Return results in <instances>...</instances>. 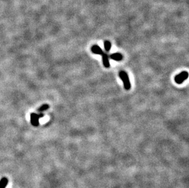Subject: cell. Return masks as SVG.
I'll return each mask as SVG.
<instances>
[{
	"mask_svg": "<svg viewBox=\"0 0 189 188\" xmlns=\"http://www.w3.org/2000/svg\"><path fill=\"white\" fill-rule=\"evenodd\" d=\"M119 76L122 81L124 89L127 91L129 90L131 88V84H130L129 78L127 73L124 71H121L119 72Z\"/></svg>",
	"mask_w": 189,
	"mask_h": 188,
	"instance_id": "1",
	"label": "cell"
},
{
	"mask_svg": "<svg viewBox=\"0 0 189 188\" xmlns=\"http://www.w3.org/2000/svg\"><path fill=\"white\" fill-rule=\"evenodd\" d=\"M188 73L187 72L184 71L177 75L174 77V81L177 84H181L184 81H185L188 78Z\"/></svg>",
	"mask_w": 189,
	"mask_h": 188,
	"instance_id": "2",
	"label": "cell"
},
{
	"mask_svg": "<svg viewBox=\"0 0 189 188\" xmlns=\"http://www.w3.org/2000/svg\"><path fill=\"white\" fill-rule=\"evenodd\" d=\"M31 117V123L34 126H37L39 124L40 118L44 117V114L41 113L40 114L31 113L30 115Z\"/></svg>",
	"mask_w": 189,
	"mask_h": 188,
	"instance_id": "3",
	"label": "cell"
},
{
	"mask_svg": "<svg viewBox=\"0 0 189 188\" xmlns=\"http://www.w3.org/2000/svg\"><path fill=\"white\" fill-rule=\"evenodd\" d=\"M91 51L94 53V54H97V55H102L104 53V52L103 51V50L102 49V48L98 46L97 45H94L91 48Z\"/></svg>",
	"mask_w": 189,
	"mask_h": 188,
	"instance_id": "4",
	"label": "cell"
},
{
	"mask_svg": "<svg viewBox=\"0 0 189 188\" xmlns=\"http://www.w3.org/2000/svg\"><path fill=\"white\" fill-rule=\"evenodd\" d=\"M102 56V60H103V64L104 67L105 68H109L110 67V65L109 59V56H108V55L104 53Z\"/></svg>",
	"mask_w": 189,
	"mask_h": 188,
	"instance_id": "5",
	"label": "cell"
},
{
	"mask_svg": "<svg viewBox=\"0 0 189 188\" xmlns=\"http://www.w3.org/2000/svg\"><path fill=\"white\" fill-rule=\"evenodd\" d=\"M110 58L114 61H120L122 59L123 56H122V54H121L119 53H113V54H112V55H110Z\"/></svg>",
	"mask_w": 189,
	"mask_h": 188,
	"instance_id": "6",
	"label": "cell"
},
{
	"mask_svg": "<svg viewBox=\"0 0 189 188\" xmlns=\"http://www.w3.org/2000/svg\"><path fill=\"white\" fill-rule=\"evenodd\" d=\"M9 180L7 177H3L0 180V188H6L8 184Z\"/></svg>",
	"mask_w": 189,
	"mask_h": 188,
	"instance_id": "7",
	"label": "cell"
},
{
	"mask_svg": "<svg viewBox=\"0 0 189 188\" xmlns=\"http://www.w3.org/2000/svg\"><path fill=\"white\" fill-rule=\"evenodd\" d=\"M112 48V43L109 40L104 42V48L106 51H109Z\"/></svg>",
	"mask_w": 189,
	"mask_h": 188,
	"instance_id": "8",
	"label": "cell"
},
{
	"mask_svg": "<svg viewBox=\"0 0 189 188\" xmlns=\"http://www.w3.org/2000/svg\"><path fill=\"white\" fill-rule=\"evenodd\" d=\"M48 108H49V105L47 104H45L39 107V108L38 109V112L42 113L43 111L47 110Z\"/></svg>",
	"mask_w": 189,
	"mask_h": 188,
	"instance_id": "9",
	"label": "cell"
}]
</instances>
